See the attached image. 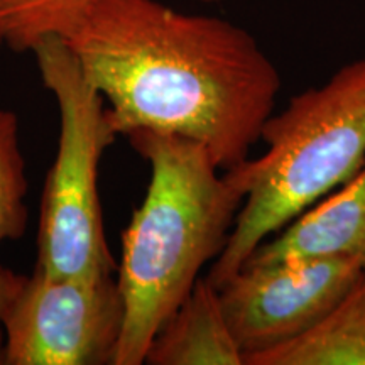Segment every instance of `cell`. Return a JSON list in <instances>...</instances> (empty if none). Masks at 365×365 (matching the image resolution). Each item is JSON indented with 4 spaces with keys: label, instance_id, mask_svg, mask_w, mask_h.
<instances>
[{
    "label": "cell",
    "instance_id": "6da1fadb",
    "mask_svg": "<svg viewBox=\"0 0 365 365\" xmlns=\"http://www.w3.org/2000/svg\"><path fill=\"white\" fill-rule=\"evenodd\" d=\"M115 130L188 137L222 171L249 158L281 75L244 27L159 0H95L63 36Z\"/></svg>",
    "mask_w": 365,
    "mask_h": 365
},
{
    "label": "cell",
    "instance_id": "7a4b0ae2",
    "mask_svg": "<svg viewBox=\"0 0 365 365\" xmlns=\"http://www.w3.org/2000/svg\"><path fill=\"white\" fill-rule=\"evenodd\" d=\"M125 137L148 161L150 180L122 235L117 284L125 318L113 365H140L202 269L222 254L245 191L193 139L149 129Z\"/></svg>",
    "mask_w": 365,
    "mask_h": 365
},
{
    "label": "cell",
    "instance_id": "3957f363",
    "mask_svg": "<svg viewBox=\"0 0 365 365\" xmlns=\"http://www.w3.org/2000/svg\"><path fill=\"white\" fill-rule=\"evenodd\" d=\"M261 140L266 143L261 156L228 170L245 198L207 274L217 289L240 271L259 244L365 164V58L294 95L284 110L267 118Z\"/></svg>",
    "mask_w": 365,
    "mask_h": 365
},
{
    "label": "cell",
    "instance_id": "277c9868",
    "mask_svg": "<svg viewBox=\"0 0 365 365\" xmlns=\"http://www.w3.org/2000/svg\"><path fill=\"white\" fill-rule=\"evenodd\" d=\"M31 53L59 110L58 150L41 202L34 269L61 277L115 274L103 228L98 166L118 132L103 97L61 36L44 38Z\"/></svg>",
    "mask_w": 365,
    "mask_h": 365
},
{
    "label": "cell",
    "instance_id": "5b68a950",
    "mask_svg": "<svg viewBox=\"0 0 365 365\" xmlns=\"http://www.w3.org/2000/svg\"><path fill=\"white\" fill-rule=\"evenodd\" d=\"M125 308L113 274L24 276L0 319V365H113Z\"/></svg>",
    "mask_w": 365,
    "mask_h": 365
},
{
    "label": "cell",
    "instance_id": "8992f818",
    "mask_svg": "<svg viewBox=\"0 0 365 365\" xmlns=\"http://www.w3.org/2000/svg\"><path fill=\"white\" fill-rule=\"evenodd\" d=\"M365 272L357 255L245 264L218 287L223 313L245 359L298 339Z\"/></svg>",
    "mask_w": 365,
    "mask_h": 365
},
{
    "label": "cell",
    "instance_id": "52a82bcc",
    "mask_svg": "<svg viewBox=\"0 0 365 365\" xmlns=\"http://www.w3.org/2000/svg\"><path fill=\"white\" fill-rule=\"evenodd\" d=\"M335 255H357L365 261V164L336 193L312 205L277 230L274 239L259 244L245 264Z\"/></svg>",
    "mask_w": 365,
    "mask_h": 365
},
{
    "label": "cell",
    "instance_id": "ba28073f",
    "mask_svg": "<svg viewBox=\"0 0 365 365\" xmlns=\"http://www.w3.org/2000/svg\"><path fill=\"white\" fill-rule=\"evenodd\" d=\"M144 364L149 365H244L223 313L220 293L200 277L171 317L159 328Z\"/></svg>",
    "mask_w": 365,
    "mask_h": 365
},
{
    "label": "cell",
    "instance_id": "9c48e42d",
    "mask_svg": "<svg viewBox=\"0 0 365 365\" xmlns=\"http://www.w3.org/2000/svg\"><path fill=\"white\" fill-rule=\"evenodd\" d=\"M245 365H365V272L317 325Z\"/></svg>",
    "mask_w": 365,
    "mask_h": 365
},
{
    "label": "cell",
    "instance_id": "30bf717a",
    "mask_svg": "<svg viewBox=\"0 0 365 365\" xmlns=\"http://www.w3.org/2000/svg\"><path fill=\"white\" fill-rule=\"evenodd\" d=\"M26 159L21 149L19 117L16 112L0 108V244L19 240L29 225L27 208ZM24 274L0 267V319L6 314Z\"/></svg>",
    "mask_w": 365,
    "mask_h": 365
},
{
    "label": "cell",
    "instance_id": "8fae6325",
    "mask_svg": "<svg viewBox=\"0 0 365 365\" xmlns=\"http://www.w3.org/2000/svg\"><path fill=\"white\" fill-rule=\"evenodd\" d=\"M95 0H0L6 44L17 53L33 51L49 36H66ZM218 2V0H205Z\"/></svg>",
    "mask_w": 365,
    "mask_h": 365
},
{
    "label": "cell",
    "instance_id": "7c38bea8",
    "mask_svg": "<svg viewBox=\"0 0 365 365\" xmlns=\"http://www.w3.org/2000/svg\"><path fill=\"white\" fill-rule=\"evenodd\" d=\"M6 44V36H4V29H2V22H0V49H2V46Z\"/></svg>",
    "mask_w": 365,
    "mask_h": 365
}]
</instances>
